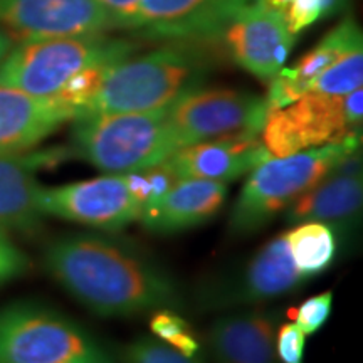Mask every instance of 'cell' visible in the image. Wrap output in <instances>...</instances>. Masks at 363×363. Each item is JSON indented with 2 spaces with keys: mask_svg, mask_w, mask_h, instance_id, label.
Returning <instances> with one entry per match:
<instances>
[{
  "mask_svg": "<svg viewBox=\"0 0 363 363\" xmlns=\"http://www.w3.org/2000/svg\"><path fill=\"white\" fill-rule=\"evenodd\" d=\"M44 269L94 315L131 318L182 305L174 276L143 249L103 233L66 234L48 244Z\"/></svg>",
  "mask_w": 363,
  "mask_h": 363,
  "instance_id": "6da1fadb",
  "label": "cell"
},
{
  "mask_svg": "<svg viewBox=\"0 0 363 363\" xmlns=\"http://www.w3.org/2000/svg\"><path fill=\"white\" fill-rule=\"evenodd\" d=\"M207 71L208 59L195 40H170L143 56L131 54L110 67L96 98L81 115L162 110L201 88Z\"/></svg>",
  "mask_w": 363,
  "mask_h": 363,
  "instance_id": "7a4b0ae2",
  "label": "cell"
},
{
  "mask_svg": "<svg viewBox=\"0 0 363 363\" xmlns=\"http://www.w3.org/2000/svg\"><path fill=\"white\" fill-rule=\"evenodd\" d=\"M362 135L338 143L271 157L247 174L229 217L234 235H251L316 187L348 155L360 150Z\"/></svg>",
  "mask_w": 363,
  "mask_h": 363,
  "instance_id": "3957f363",
  "label": "cell"
},
{
  "mask_svg": "<svg viewBox=\"0 0 363 363\" xmlns=\"http://www.w3.org/2000/svg\"><path fill=\"white\" fill-rule=\"evenodd\" d=\"M72 121V152L104 174L150 169L182 148L169 106L143 113H88Z\"/></svg>",
  "mask_w": 363,
  "mask_h": 363,
  "instance_id": "277c9868",
  "label": "cell"
},
{
  "mask_svg": "<svg viewBox=\"0 0 363 363\" xmlns=\"http://www.w3.org/2000/svg\"><path fill=\"white\" fill-rule=\"evenodd\" d=\"M0 363H115L89 331L35 301L0 308Z\"/></svg>",
  "mask_w": 363,
  "mask_h": 363,
  "instance_id": "5b68a950",
  "label": "cell"
},
{
  "mask_svg": "<svg viewBox=\"0 0 363 363\" xmlns=\"http://www.w3.org/2000/svg\"><path fill=\"white\" fill-rule=\"evenodd\" d=\"M136 45L106 34L17 43L0 65V86L35 96H56L76 72L99 62H118Z\"/></svg>",
  "mask_w": 363,
  "mask_h": 363,
  "instance_id": "8992f818",
  "label": "cell"
},
{
  "mask_svg": "<svg viewBox=\"0 0 363 363\" xmlns=\"http://www.w3.org/2000/svg\"><path fill=\"white\" fill-rule=\"evenodd\" d=\"M362 88L345 96L305 93L296 101L267 111L261 140L271 157H286L362 135Z\"/></svg>",
  "mask_w": 363,
  "mask_h": 363,
  "instance_id": "52a82bcc",
  "label": "cell"
},
{
  "mask_svg": "<svg viewBox=\"0 0 363 363\" xmlns=\"http://www.w3.org/2000/svg\"><path fill=\"white\" fill-rule=\"evenodd\" d=\"M266 98L229 88H197L169 106V120L182 147L233 136H261Z\"/></svg>",
  "mask_w": 363,
  "mask_h": 363,
  "instance_id": "ba28073f",
  "label": "cell"
},
{
  "mask_svg": "<svg viewBox=\"0 0 363 363\" xmlns=\"http://www.w3.org/2000/svg\"><path fill=\"white\" fill-rule=\"evenodd\" d=\"M39 207L59 217L106 233H118L138 220L142 203L130 192L123 174H108L57 187H43Z\"/></svg>",
  "mask_w": 363,
  "mask_h": 363,
  "instance_id": "9c48e42d",
  "label": "cell"
},
{
  "mask_svg": "<svg viewBox=\"0 0 363 363\" xmlns=\"http://www.w3.org/2000/svg\"><path fill=\"white\" fill-rule=\"evenodd\" d=\"M305 281L306 278L294 264L283 234L267 240L240 269L206 286L201 303L212 310L256 305L284 296Z\"/></svg>",
  "mask_w": 363,
  "mask_h": 363,
  "instance_id": "30bf717a",
  "label": "cell"
},
{
  "mask_svg": "<svg viewBox=\"0 0 363 363\" xmlns=\"http://www.w3.org/2000/svg\"><path fill=\"white\" fill-rule=\"evenodd\" d=\"M0 27L16 43L116 30L113 17L96 0H0Z\"/></svg>",
  "mask_w": 363,
  "mask_h": 363,
  "instance_id": "8fae6325",
  "label": "cell"
},
{
  "mask_svg": "<svg viewBox=\"0 0 363 363\" xmlns=\"http://www.w3.org/2000/svg\"><path fill=\"white\" fill-rule=\"evenodd\" d=\"M216 39H220L235 65L267 83L283 69L296 44L283 17L256 0L235 12Z\"/></svg>",
  "mask_w": 363,
  "mask_h": 363,
  "instance_id": "7c38bea8",
  "label": "cell"
},
{
  "mask_svg": "<svg viewBox=\"0 0 363 363\" xmlns=\"http://www.w3.org/2000/svg\"><path fill=\"white\" fill-rule=\"evenodd\" d=\"M254 0H142L131 30L140 38L216 39L233 16Z\"/></svg>",
  "mask_w": 363,
  "mask_h": 363,
  "instance_id": "4fadbf2b",
  "label": "cell"
},
{
  "mask_svg": "<svg viewBox=\"0 0 363 363\" xmlns=\"http://www.w3.org/2000/svg\"><path fill=\"white\" fill-rule=\"evenodd\" d=\"M76 118L78 110L56 96L0 86V155L30 152Z\"/></svg>",
  "mask_w": 363,
  "mask_h": 363,
  "instance_id": "5bb4252c",
  "label": "cell"
},
{
  "mask_svg": "<svg viewBox=\"0 0 363 363\" xmlns=\"http://www.w3.org/2000/svg\"><path fill=\"white\" fill-rule=\"evenodd\" d=\"M271 158L261 136H233L182 147L167 158L177 179L233 182Z\"/></svg>",
  "mask_w": 363,
  "mask_h": 363,
  "instance_id": "9a60e30c",
  "label": "cell"
},
{
  "mask_svg": "<svg viewBox=\"0 0 363 363\" xmlns=\"http://www.w3.org/2000/svg\"><path fill=\"white\" fill-rule=\"evenodd\" d=\"M61 152L0 155V229L34 233L43 224L45 216L39 207L43 185L38 172L56 163Z\"/></svg>",
  "mask_w": 363,
  "mask_h": 363,
  "instance_id": "2e32d148",
  "label": "cell"
},
{
  "mask_svg": "<svg viewBox=\"0 0 363 363\" xmlns=\"http://www.w3.org/2000/svg\"><path fill=\"white\" fill-rule=\"evenodd\" d=\"M278 316L244 310L217 318L207 331L214 363H279L276 353Z\"/></svg>",
  "mask_w": 363,
  "mask_h": 363,
  "instance_id": "e0dca14e",
  "label": "cell"
},
{
  "mask_svg": "<svg viewBox=\"0 0 363 363\" xmlns=\"http://www.w3.org/2000/svg\"><path fill=\"white\" fill-rule=\"evenodd\" d=\"M227 184L203 179L179 180L165 195L143 207L140 222L153 234H177L206 224L219 214Z\"/></svg>",
  "mask_w": 363,
  "mask_h": 363,
  "instance_id": "ac0fdd59",
  "label": "cell"
},
{
  "mask_svg": "<svg viewBox=\"0 0 363 363\" xmlns=\"http://www.w3.org/2000/svg\"><path fill=\"white\" fill-rule=\"evenodd\" d=\"M358 44H363L362 29L348 17L331 29L311 51L298 59L293 66L283 67L269 81V89L264 96L267 111L278 110L301 98L321 72Z\"/></svg>",
  "mask_w": 363,
  "mask_h": 363,
  "instance_id": "d6986e66",
  "label": "cell"
},
{
  "mask_svg": "<svg viewBox=\"0 0 363 363\" xmlns=\"http://www.w3.org/2000/svg\"><path fill=\"white\" fill-rule=\"evenodd\" d=\"M363 207L362 174H337L331 172L323 182L308 190L293 206L286 208V220L326 222L338 235L355 229Z\"/></svg>",
  "mask_w": 363,
  "mask_h": 363,
  "instance_id": "ffe728a7",
  "label": "cell"
},
{
  "mask_svg": "<svg viewBox=\"0 0 363 363\" xmlns=\"http://www.w3.org/2000/svg\"><path fill=\"white\" fill-rule=\"evenodd\" d=\"M284 238L294 264L306 279L330 269L337 259L340 235L330 224L301 222Z\"/></svg>",
  "mask_w": 363,
  "mask_h": 363,
  "instance_id": "44dd1931",
  "label": "cell"
},
{
  "mask_svg": "<svg viewBox=\"0 0 363 363\" xmlns=\"http://www.w3.org/2000/svg\"><path fill=\"white\" fill-rule=\"evenodd\" d=\"M363 83V44L352 48L321 72L308 89V93L345 96L360 89Z\"/></svg>",
  "mask_w": 363,
  "mask_h": 363,
  "instance_id": "7402d4cb",
  "label": "cell"
},
{
  "mask_svg": "<svg viewBox=\"0 0 363 363\" xmlns=\"http://www.w3.org/2000/svg\"><path fill=\"white\" fill-rule=\"evenodd\" d=\"M115 62H99V65L84 67L76 72L67 83L59 89L56 98L69 104L78 110V116L89 106L91 101L96 98L101 86L106 79L108 71Z\"/></svg>",
  "mask_w": 363,
  "mask_h": 363,
  "instance_id": "603a6c76",
  "label": "cell"
},
{
  "mask_svg": "<svg viewBox=\"0 0 363 363\" xmlns=\"http://www.w3.org/2000/svg\"><path fill=\"white\" fill-rule=\"evenodd\" d=\"M150 330L153 337L170 345L184 355L194 357L201 350V343L195 338L192 326L172 310L153 311V316L150 318Z\"/></svg>",
  "mask_w": 363,
  "mask_h": 363,
  "instance_id": "cb8c5ba5",
  "label": "cell"
},
{
  "mask_svg": "<svg viewBox=\"0 0 363 363\" xmlns=\"http://www.w3.org/2000/svg\"><path fill=\"white\" fill-rule=\"evenodd\" d=\"M123 360L125 363H206L199 353L187 357L162 340L150 337H140L126 345Z\"/></svg>",
  "mask_w": 363,
  "mask_h": 363,
  "instance_id": "d4e9b609",
  "label": "cell"
},
{
  "mask_svg": "<svg viewBox=\"0 0 363 363\" xmlns=\"http://www.w3.org/2000/svg\"><path fill=\"white\" fill-rule=\"evenodd\" d=\"M333 306V293L325 291L316 296L308 298L298 308L288 311V316L293 318L294 323L305 331L306 335H313L323 328L331 315Z\"/></svg>",
  "mask_w": 363,
  "mask_h": 363,
  "instance_id": "484cf974",
  "label": "cell"
},
{
  "mask_svg": "<svg viewBox=\"0 0 363 363\" xmlns=\"http://www.w3.org/2000/svg\"><path fill=\"white\" fill-rule=\"evenodd\" d=\"M29 269V257L13 242L7 230L0 229V288L21 278Z\"/></svg>",
  "mask_w": 363,
  "mask_h": 363,
  "instance_id": "4316f807",
  "label": "cell"
},
{
  "mask_svg": "<svg viewBox=\"0 0 363 363\" xmlns=\"http://www.w3.org/2000/svg\"><path fill=\"white\" fill-rule=\"evenodd\" d=\"M306 333L296 323L279 326L276 333V353L279 363H303L305 362Z\"/></svg>",
  "mask_w": 363,
  "mask_h": 363,
  "instance_id": "83f0119b",
  "label": "cell"
},
{
  "mask_svg": "<svg viewBox=\"0 0 363 363\" xmlns=\"http://www.w3.org/2000/svg\"><path fill=\"white\" fill-rule=\"evenodd\" d=\"M96 2L106 9L113 17L116 29L131 30L142 0H96Z\"/></svg>",
  "mask_w": 363,
  "mask_h": 363,
  "instance_id": "f1b7e54d",
  "label": "cell"
},
{
  "mask_svg": "<svg viewBox=\"0 0 363 363\" xmlns=\"http://www.w3.org/2000/svg\"><path fill=\"white\" fill-rule=\"evenodd\" d=\"M16 44V39L4 27H0V65H2V61L7 57V54L12 51V48Z\"/></svg>",
  "mask_w": 363,
  "mask_h": 363,
  "instance_id": "f546056e",
  "label": "cell"
},
{
  "mask_svg": "<svg viewBox=\"0 0 363 363\" xmlns=\"http://www.w3.org/2000/svg\"><path fill=\"white\" fill-rule=\"evenodd\" d=\"M256 2H259L261 6L271 9V11H274L278 16H281V12H283L284 7L288 6L289 0H256Z\"/></svg>",
  "mask_w": 363,
  "mask_h": 363,
  "instance_id": "4dcf8cb0",
  "label": "cell"
}]
</instances>
